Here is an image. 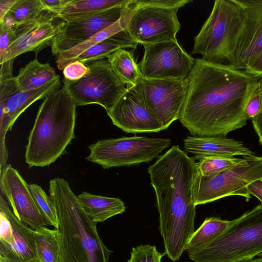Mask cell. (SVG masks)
Instances as JSON below:
<instances>
[{
    "label": "cell",
    "instance_id": "1",
    "mask_svg": "<svg viewBox=\"0 0 262 262\" xmlns=\"http://www.w3.org/2000/svg\"><path fill=\"white\" fill-rule=\"evenodd\" d=\"M179 120L196 137H226L249 119L248 100L259 78L229 64L195 59Z\"/></svg>",
    "mask_w": 262,
    "mask_h": 262
},
{
    "label": "cell",
    "instance_id": "2",
    "mask_svg": "<svg viewBox=\"0 0 262 262\" xmlns=\"http://www.w3.org/2000/svg\"><path fill=\"white\" fill-rule=\"evenodd\" d=\"M148 172L156 194L165 253L176 261L194 232L197 163L179 145H173L148 167Z\"/></svg>",
    "mask_w": 262,
    "mask_h": 262
},
{
    "label": "cell",
    "instance_id": "3",
    "mask_svg": "<svg viewBox=\"0 0 262 262\" xmlns=\"http://www.w3.org/2000/svg\"><path fill=\"white\" fill-rule=\"evenodd\" d=\"M49 192L56 210L59 262H108L113 251L104 245L67 181L56 178Z\"/></svg>",
    "mask_w": 262,
    "mask_h": 262
},
{
    "label": "cell",
    "instance_id": "4",
    "mask_svg": "<svg viewBox=\"0 0 262 262\" xmlns=\"http://www.w3.org/2000/svg\"><path fill=\"white\" fill-rule=\"evenodd\" d=\"M76 106L63 87L43 99L26 146L30 167L48 166L65 152L75 137Z\"/></svg>",
    "mask_w": 262,
    "mask_h": 262
},
{
    "label": "cell",
    "instance_id": "5",
    "mask_svg": "<svg viewBox=\"0 0 262 262\" xmlns=\"http://www.w3.org/2000/svg\"><path fill=\"white\" fill-rule=\"evenodd\" d=\"M244 13L233 0H215L209 16L194 38L191 54H199L207 61L235 67Z\"/></svg>",
    "mask_w": 262,
    "mask_h": 262
},
{
    "label": "cell",
    "instance_id": "6",
    "mask_svg": "<svg viewBox=\"0 0 262 262\" xmlns=\"http://www.w3.org/2000/svg\"><path fill=\"white\" fill-rule=\"evenodd\" d=\"M262 252V204L245 212L222 235L188 254L194 262H246Z\"/></svg>",
    "mask_w": 262,
    "mask_h": 262
},
{
    "label": "cell",
    "instance_id": "7",
    "mask_svg": "<svg viewBox=\"0 0 262 262\" xmlns=\"http://www.w3.org/2000/svg\"><path fill=\"white\" fill-rule=\"evenodd\" d=\"M191 0H130L120 18L130 37L142 45L177 40L178 10Z\"/></svg>",
    "mask_w": 262,
    "mask_h": 262
},
{
    "label": "cell",
    "instance_id": "8",
    "mask_svg": "<svg viewBox=\"0 0 262 262\" xmlns=\"http://www.w3.org/2000/svg\"><path fill=\"white\" fill-rule=\"evenodd\" d=\"M170 144L169 138L137 136L100 140L89 146L90 153L86 159L105 169L129 166L158 158Z\"/></svg>",
    "mask_w": 262,
    "mask_h": 262
},
{
    "label": "cell",
    "instance_id": "9",
    "mask_svg": "<svg viewBox=\"0 0 262 262\" xmlns=\"http://www.w3.org/2000/svg\"><path fill=\"white\" fill-rule=\"evenodd\" d=\"M88 73L81 79L64 78L63 87L77 106L97 104L110 110L126 91L106 59L86 64Z\"/></svg>",
    "mask_w": 262,
    "mask_h": 262
},
{
    "label": "cell",
    "instance_id": "10",
    "mask_svg": "<svg viewBox=\"0 0 262 262\" xmlns=\"http://www.w3.org/2000/svg\"><path fill=\"white\" fill-rule=\"evenodd\" d=\"M262 179V157L244 156L237 165L219 174L204 178L199 174L195 205H202L231 195L251 197L247 186Z\"/></svg>",
    "mask_w": 262,
    "mask_h": 262
},
{
    "label": "cell",
    "instance_id": "11",
    "mask_svg": "<svg viewBox=\"0 0 262 262\" xmlns=\"http://www.w3.org/2000/svg\"><path fill=\"white\" fill-rule=\"evenodd\" d=\"M144 52L138 66L147 79L183 80L187 78L194 63L177 40L143 45Z\"/></svg>",
    "mask_w": 262,
    "mask_h": 262
},
{
    "label": "cell",
    "instance_id": "12",
    "mask_svg": "<svg viewBox=\"0 0 262 262\" xmlns=\"http://www.w3.org/2000/svg\"><path fill=\"white\" fill-rule=\"evenodd\" d=\"M136 85L164 130L179 119L186 97L188 78L153 79L141 75Z\"/></svg>",
    "mask_w": 262,
    "mask_h": 262
},
{
    "label": "cell",
    "instance_id": "13",
    "mask_svg": "<svg viewBox=\"0 0 262 262\" xmlns=\"http://www.w3.org/2000/svg\"><path fill=\"white\" fill-rule=\"evenodd\" d=\"M0 259L10 262H39L35 230L20 221L0 195Z\"/></svg>",
    "mask_w": 262,
    "mask_h": 262
},
{
    "label": "cell",
    "instance_id": "14",
    "mask_svg": "<svg viewBox=\"0 0 262 262\" xmlns=\"http://www.w3.org/2000/svg\"><path fill=\"white\" fill-rule=\"evenodd\" d=\"M106 112L113 124L127 133H157L164 130L149 109L137 85L127 87L114 106Z\"/></svg>",
    "mask_w": 262,
    "mask_h": 262
},
{
    "label": "cell",
    "instance_id": "15",
    "mask_svg": "<svg viewBox=\"0 0 262 262\" xmlns=\"http://www.w3.org/2000/svg\"><path fill=\"white\" fill-rule=\"evenodd\" d=\"M130 1L88 17L58 23L51 46L53 55L71 49L119 20Z\"/></svg>",
    "mask_w": 262,
    "mask_h": 262
},
{
    "label": "cell",
    "instance_id": "16",
    "mask_svg": "<svg viewBox=\"0 0 262 262\" xmlns=\"http://www.w3.org/2000/svg\"><path fill=\"white\" fill-rule=\"evenodd\" d=\"M1 194L14 215L34 230L47 225L30 192L29 184L11 164L0 169Z\"/></svg>",
    "mask_w": 262,
    "mask_h": 262
},
{
    "label": "cell",
    "instance_id": "17",
    "mask_svg": "<svg viewBox=\"0 0 262 262\" xmlns=\"http://www.w3.org/2000/svg\"><path fill=\"white\" fill-rule=\"evenodd\" d=\"M55 18V15L48 12L37 20L23 24L21 33L0 58V64L26 52L33 51L37 54L51 46L58 25Z\"/></svg>",
    "mask_w": 262,
    "mask_h": 262
},
{
    "label": "cell",
    "instance_id": "18",
    "mask_svg": "<svg viewBox=\"0 0 262 262\" xmlns=\"http://www.w3.org/2000/svg\"><path fill=\"white\" fill-rule=\"evenodd\" d=\"M244 13L235 67L244 70L262 51V6L244 10Z\"/></svg>",
    "mask_w": 262,
    "mask_h": 262
},
{
    "label": "cell",
    "instance_id": "19",
    "mask_svg": "<svg viewBox=\"0 0 262 262\" xmlns=\"http://www.w3.org/2000/svg\"><path fill=\"white\" fill-rule=\"evenodd\" d=\"M185 149L195 156H253L254 153L243 142L225 137H190L184 140Z\"/></svg>",
    "mask_w": 262,
    "mask_h": 262
},
{
    "label": "cell",
    "instance_id": "20",
    "mask_svg": "<svg viewBox=\"0 0 262 262\" xmlns=\"http://www.w3.org/2000/svg\"><path fill=\"white\" fill-rule=\"evenodd\" d=\"M61 80L57 76L44 85L35 89L20 91L12 96L5 108L0 107V118L11 130L18 117L32 103L60 89Z\"/></svg>",
    "mask_w": 262,
    "mask_h": 262
},
{
    "label": "cell",
    "instance_id": "21",
    "mask_svg": "<svg viewBox=\"0 0 262 262\" xmlns=\"http://www.w3.org/2000/svg\"><path fill=\"white\" fill-rule=\"evenodd\" d=\"M77 198L85 213L96 223L122 214L126 209L124 203L119 198L94 194L86 191L77 195Z\"/></svg>",
    "mask_w": 262,
    "mask_h": 262
},
{
    "label": "cell",
    "instance_id": "22",
    "mask_svg": "<svg viewBox=\"0 0 262 262\" xmlns=\"http://www.w3.org/2000/svg\"><path fill=\"white\" fill-rule=\"evenodd\" d=\"M138 44L124 30L89 48L74 61L86 64L107 58L113 53L120 49L129 48L136 49Z\"/></svg>",
    "mask_w": 262,
    "mask_h": 262
},
{
    "label": "cell",
    "instance_id": "23",
    "mask_svg": "<svg viewBox=\"0 0 262 262\" xmlns=\"http://www.w3.org/2000/svg\"><path fill=\"white\" fill-rule=\"evenodd\" d=\"M57 75L50 63H41L36 58L20 69L14 79L20 90L24 91L41 87Z\"/></svg>",
    "mask_w": 262,
    "mask_h": 262
},
{
    "label": "cell",
    "instance_id": "24",
    "mask_svg": "<svg viewBox=\"0 0 262 262\" xmlns=\"http://www.w3.org/2000/svg\"><path fill=\"white\" fill-rule=\"evenodd\" d=\"M129 0H72L56 16L63 21L78 20L106 9L123 5Z\"/></svg>",
    "mask_w": 262,
    "mask_h": 262
},
{
    "label": "cell",
    "instance_id": "25",
    "mask_svg": "<svg viewBox=\"0 0 262 262\" xmlns=\"http://www.w3.org/2000/svg\"><path fill=\"white\" fill-rule=\"evenodd\" d=\"M236 221L223 220L220 217L206 218L194 231L187 245L188 254L194 252L222 235Z\"/></svg>",
    "mask_w": 262,
    "mask_h": 262
},
{
    "label": "cell",
    "instance_id": "26",
    "mask_svg": "<svg viewBox=\"0 0 262 262\" xmlns=\"http://www.w3.org/2000/svg\"><path fill=\"white\" fill-rule=\"evenodd\" d=\"M107 60L113 71L124 84L130 87L137 84L141 74L130 51L125 49H119L113 53Z\"/></svg>",
    "mask_w": 262,
    "mask_h": 262
},
{
    "label": "cell",
    "instance_id": "27",
    "mask_svg": "<svg viewBox=\"0 0 262 262\" xmlns=\"http://www.w3.org/2000/svg\"><path fill=\"white\" fill-rule=\"evenodd\" d=\"M124 30L123 23L120 19L82 42L59 53L56 56V60L58 69L63 70L69 63L73 62L77 57L89 48Z\"/></svg>",
    "mask_w": 262,
    "mask_h": 262
},
{
    "label": "cell",
    "instance_id": "28",
    "mask_svg": "<svg viewBox=\"0 0 262 262\" xmlns=\"http://www.w3.org/2000/svg\"><path fill=\"white\" fill-rule=\"evenodd\" d=\"M35 244L39 262H59L58 244L55 229L46 226L35 230Z\"/></svg>",
    "mask_w": 262,
    "mask_h": 262
},
{
    "label": "cell",
    "instance_id": "29",
    "mask_svg": "<svg viewBox=\"0 0 262 262\" xmlns=\"http://www.w3.org/2000/svg\"><path fill=\"white\" fill-rule=\"evenodd\" d=\"M199 161L197 167L199 174L204 178H210L240 163L243 159L220 156H194Z\"/></svg>",
    "mask_w": 262,
    "mask_h": 262
},
{
    "label": "cell",
    "instance_id": "30",
    "mask_svg": "<svg viewBox=\"0 0 262 262\" xmlns=\"http://www.w3.org/2000/svg\"><path fill=\"white\" fill-rule=\"evenodd\" d=\"M46 12L40 0H17L8 13L19 25L37 20Z\"/></svg>",
    "mask_w": 262,
    "mask_h": 262
},
{
    "label": "cell",
    "instance_id": "31",
    "mask_svg": "<svg viewBox=\"0 0 262 262\" xmlns=\"http://www.w3.org/2000/svg\"><path fill=\"white\" fill-rule=\"evenodd\" d=\"M33 198L47 225L56 228L57 225L54 205L40 186L36 184H29Z\"/></svg>",
    "mask_w": 262,
    "mask_h": 262
},
{
    "label": "cell",
    "instance_id": "32",
    "mask_svg": "<svg viewBox=\"0 0 262 262\" xmlns=\"http://www.w3.org/2000/svg\"><path fill=\"white\" fill-rule=\"evenodd\" d=\"M165 253H160L155 246L141 245L133 247L127 262H161Z\"/></svg>",
    "mask_w": 262,
    "mask_h": 262
},
{
    "label": "cell",
    "instance_id": "33",
    "mask_svg": "<svg viewBox=\"0 0 262 262\" xmlns=\"http://www.w3.org/2000/svg\"><path fill=\"white\" fill-rule=\"evenodd\" d=\"M261 103V89L259 79L257 84L251 95L246 106V114L249 119L253 118L259 113Z\"/></svg>",
    "mask_w": 262,
    "mask_h": 262
},
{
    "label": "cell",
    "instance_id": "34",
    "mask_svg": "<svg viewBox=\"0 0 262 262\" xmlns=\"http://www.w3.org/2000/svg\"><path fill=\"white\" fill-rule=\"evenodd\" d=\"M88 72L87 66L77 60L70 62L63 70L64 78L70 81L78 80Z\"/></svg>",
    "mask_w": 262,
    "mask_h": 262
},
{
    "label": "cell",
    "instance_id": "35",
    "mask_svg": "<svg viewBox=\"0 0 262 262\" xmlns=\"http://www.w3.org/2000/svg\"><path fill=\"white\" fill-rule=\"evenodd\" d=\"M16 26L0 31V58L18 37Z\"/></svg>",
    "mask_w": 262,
    "mask_h": 262
},
{
    "label": "cell",
    "instance_id": "36",
    "mask_svg": "<svg viewBox=\"0 0 262 262\" xmlns=\"http://www.w3.org/2000/svg\"><path fill=\"white\" fill-rule=\"evenodd\" d=\"M72 0H40L46 11L56 17ZM57 18V17H56Z\"/></svg>",
    "mask_w": 262,
    "mask_h": 262
},
{
    "label": "cell",
    "instance_id": "37",
    "mask_svg": "<svg viewBox=\"0 0 262 262\" xmlns=\"http://www.w3.org/2000/svg\"><path fill=\"white\" fill-rule=\"evenodd\" d=\"M245 70L255 77H262V51L249 63Z\"/></svg>",
    "mask_w": 262,
    "mask_h": 262
},
{
    "label": "cell",
    "instance_id": "38",
    "mask_svg": "<svg viewBox=\"0 0 262 262\" xmlns=\"http://www.w3.org/2000/svg\"><path fill=\"white\" fill-rule=\"evenodd\" d=\"M259 82L261 89L262 96V77L259 78ZM251 119L253 128L258 136L259 142L262 145V103L259 113Z\"/></svg>",
    "mask_w": 262,
    "mask_h": 262
},
{
    "label": "cell",
    "instance_id": "39",
    "mask_svg": "<svg viewBox=\"0 0 262 262\" xmlns=\"http://www.w3.org/2000/svg\"><path fill=\"white\" fill-rule=\"evenodd\" d=\"M14 60H11L1 64L0 81L11 79L13 77V63Z\"/></svg>",
    "mask_w": 262,
    "mask_h": 262
},
{
    "label": "cell",
    "instance_id": "40",
    "mask_svg": "<svg viewBox=\"0 0 262 262\" xmlns=\"http://www.w3.org/2000/svg\"><path fill=\"white\" fill-rule=\"evenodd\" d=\"M247 189L250 194L256 197L262 204V179L253 182L247 186Z\"/></svg>",
    "mask_w": 262,
    "mask_h": 262
},
{
    "label": "cell",
    "instance_id": "41",
    "mask_svg": "<svg viewBox=\"0 0 262 262\" xmlns=\"http://www.w3.org/2000/svg\"><path fill=\"white\" fill-rule=\"evenodd\" d=\"M244 10L262 6V0H233Z\"/></svg>",
    "mask_w": 262,
    "mask_h": 262
},
{
    "label": "cell",
    "instance_id": "42",
    "mask_svg": "<svg viewBox=\"0 0 262 262\" xmlns=\"http://www.w3.org/2000/svg\"><path fill=\"white\" fill-rule=\"evenodd\" d=\"M17 1V0L0 1V20L8 13Z\"/></svg>",
    "mask_w": 262,
    "mask_h": 262
},
{
    "label": "cell",
    "instance_id": "43",
    "mask_svg": "<svg viewBox=\"0 0 262 262\" xmlns=\"http://www.w3.org/2000/svg\"><path fill=\"white\" fill-rule=\"evenodd\" d=\"M16 25L13 18L8 13L2 19L0 20V31L13 28Z\"/></svg>",
    "mask_w": 262,
    "mask_h": 262
},
{
    "label": "cell",
    "instance_id": "44",
    "mask_svg": "<svg viewBox=\"0 0 262 262\" xmlns=\"http://www.w3.org/2000/svg\"><path fill=\"white\" fill-rule=\"evenodd\" d=\"M246 262H262V257H259L257 258L253 259Z\"/></svg>",
    "mask_w": 262,
    "mask_h": 262
},
{
    "label": "cell",
    "instance_id": "45",
    "mask_svg": "<svg viewBox=\"0 0 262 262\" xmlns=\"http://www.w3.org/2000/svg\"><path fill=\"white\" fill-rule=\"evenodd\" d=\"M258 257H262V252L257 255Z\"/></svg>",
    "mask_w": 262,
    "mask_h": 262
},
{
    "label": "cell",
    "instance_id": "46",
    "mask_svg": "<svg viewBox=\"0 0 262 262\" xmlns=\"http://www.w3.org/2000/svg\"><path fill=\"white\" fill-rule=\"evenodd\" d=\"M0 262H10V261H5V260H2V259H0Z\"/></svg>",
    "mask_w": 262,
    "mask_h": 262
},
{
    "label": "cell",
    "instance_id": "47",
    "mask_svg": "<svg viewBox=\"0 0 262 262\" xmlns=\"http://www.w3.org/2000/svg\"></svg>",
    "mask_w": 262,
    "mask_h": 262
}]
</instances>
